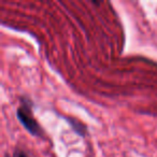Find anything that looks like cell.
Listing matches in <instances>:
<instances>
[{"mask_svg":"<svg viewBox=\"0 0 157 157\" xmlns=\"http://www.w3.org/2000/svg\"><path fill=\"white\" fill-rule=\"evenodd\" d=\"M33 102L29 101L27 98L22 99V103L16 110V117L20 121V123L23 125L25 129L35 137H40L43 136V131L40 126V124L37 122L33 115Z\"/></svg>","mask_w":157,"mask_h":157,"instance_id":"obj_1","label":"cell"},{"mask_svg":"<svg viewBox=\"0 0 157 157\" xmlns=\"http://www.w3.org/2000/svg\"><path fill=\"white\" fill-rule=\"evenodd\" d=\"M67 122L72 127L74 132L78 133L81 137H85L86 133H87V127H86L85 124H83L81 121L75 120V118H72V117H67Z\"/></svg>","mask_w":157,"mask_h":157,"instance_id":"obj_2","label":"cell"},{"mask_svg":"<svg viewBox=\"0 0 157 157\" xmlns=\"http://www.w3.org/2000/svg\"><path fill=\"white\" fill-rule=\"evenodd\" d=\"M6 157H9L8 155H6ZM11 157H29L28 154L27 153H25L24 151L20 150V148H16L15 151L13 152V154H12Z\"/></svg>","mask_w":157,"mask_h":157,"instance_id":"obj_3","label":"cell"}]
</instances>
